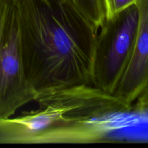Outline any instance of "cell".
<instances>
[{"mask_svg":"<svg viewBox=\"0 0 148 148\" xmlns=\"http://www.w3.org/2000/svg\"><path fill=\"white\" fill-rule=\"evenodd\" d=\"M19 18L25 75L37 95L92 85L99 27L70 0H19Z\"/></svg>","mask_w":148,"mask_h":148,"instance_id":"1","label":"cell"},{"mask_svg":"<svg viewBox=\"0 0 148 148\" xmlns=\"http://www.w3.org/2000/svg\"><path fill=\"white\" fill-rule=\"evenodd\" d=\"M34 101L37 109L0 119V144L104 142L132 108L92 85L46 91Z\"/></svg>","mask_w":148,"mask_h":148,"instance_id":"2","label":"cell"},{"mask_svg":"<svg viewBox=\"0 0 148 148\" xmlns=\"http://www.w3.org/2000/svg\"><path fill=\"white\" fill-rule=\"evenodd\" d=\"M139 24L135 4L106 18L97 35L92 85L108 93L115 92L130 62Z\"/></svg>","mask_w":148,"mask_h":148,"instance_id":"3","label":"cell"},{"mask_svg":"<svg viewBox=\"0 0 148 148\" xmlns=\"http://www.w3.org/2000/svg\"><path fill=\"white\" fill-rule=\"evenodd\" d=\"M36 96L23 68L19 0H0V119L12 116Z\"/></svg>","mask_w":148,"mask_h":148,"instance_id":"4","label":"cell"},{"mask_svg":"<svg viewBox=\"0 0 148 148\" xmlns=\"http://www.w3.org/2000/svg\"><path fill=\"white\" fill-rule=\"evenodd\" d=\"M135 4L139 12L135 43L128 66L114 92L130 106L148 90V0H137Z\"/></svg>","mask_w":148,"mask_h":148,"instance_id":"5","label":"cell"},{"mask_svg":"<svg viewBox=\"0 0 148 148\" xmlns=\"http://www.w3.org/2000/svg\"><path fill=\"white\" fill-rule=\"evenodd\" d=\"M72 4L98 27H101L106 18L104 0H70Z\"/></svg>","mask_w":148,"mask_h":148,"instance_id":"6","label":"cell"},{"mask_svg":"<svg viewBox=\"0 0 148 148\" xmlns=\"http://www.w3.org/2000/svg\"><path fill=\"white\" fill-rule=\"evenodd\" d=\"M132 114L137 119L148 122V90L142 94L134 103Z\"/></svg>","mask_w":148,"mask_h":148,"instance_id":"7","label":"cell"},{"mask_svg":"<svg viewBox=\"0 0 148 148\" xmlns=\"http://www.w3.org/2000/svg\"><path fill=\"white\" fill-rule=\"evenodd\" d=\"M106 10V18L119 12L127 7L135 4L137 0H104Z\"/></svg>","mask_w":148,"mask_h":148,"instance_id":"8","label":"cell"}]
</instances>
